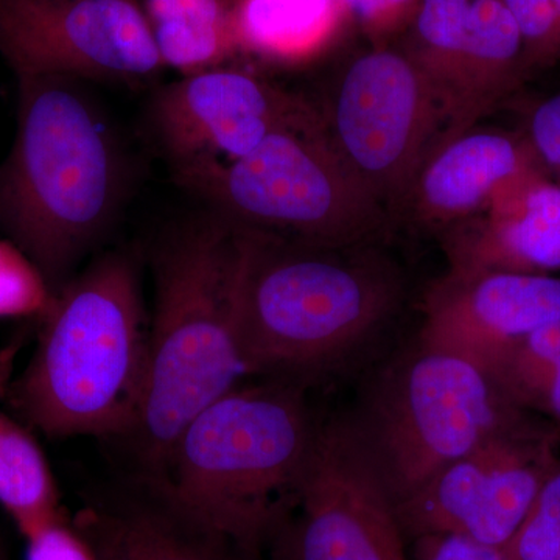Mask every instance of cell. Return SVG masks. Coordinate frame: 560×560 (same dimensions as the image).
I'll return each mask as SVG.
<instances>
[{"label":"cell","instance_id":"cell-1","mask_svg":"<svg viewBox=\"0 0 560 560\" xmlns=\"http://www.w3.org/2000/svg\"><path fill=\"white\" fill-rule=\"evenodd\" d=\"M237 231L235 327L249 375L301 386L326 377L399 308L404 279L378 243L316 245Z\"/></svg>","mask_w":560,"mask_h":560},{"label":"cell","instance_id":"cell-2","mask_svg":"<svg viewBox=\"0 0 560 560\" xmlns=\"http://www.w3.org/2000/svg\"><path fill=\"white\" fill-rule=\"evenodd\" d=\"M18 131L0 165V230L51 296L108 231L119 208V150L79 81L24 75Z\"/></svg>","mask_w":560,"mask_h":560},{"label":"cell","instance_id":"cell-3","mask_svg":"<svg viewBox=\"0 0 560 560\" xmlns=\"http://www.w3.org/2000/svg\"><path fill=\"white\" fill-rule=\"evenodd\" d=\"M14 400L50 438L131 436L149 370L138 261L103 254L51 296Z\"/></svg>","mask_w":560,"mask_h":560},{"label":"cell","instance_id":"cell-4","mask_svg":"<svg viewBox=\"0 0 560 560\" xmlns=\"http://www.w3.org/2000/svg\"><path fill=\"white\" fill-rule=\"evenodd\" d=\"M318 430L304 386L238 385L190 420L154 481L260 560L296 506Z\"/></svg>","mask_w":560,"mask_h":560},{"label":"cell","instance_id":"cell-5","mask_svg":"<svg viewBox=\"0 0 560 560\" xmlns=\"http://www.w3.org/2000/svg\"><path fill=\"white\" fill-rule=\"evenodd\" d=\"M237 260V228L221 217L176 232L154 257L149 370L131 436L158 474L190 420L249 375L235 327Z\"/></svg>","mask_w":560,"mask_h":560},{"label":"cell","instance_id":"cell-6","mask_svg":"<svg viewBox=\"0 0 560 560\" xmlns=\"http://www.w3.org/2000/svg\"><path fill=\"white\" fill-rule=\"evenodd\" d=\"M346 418L393 506L489 438L528 422L488 371L422 341L383 368Z\"/></svg>","mask_w":560,"mask_h":560},{"label":"cell","instance_id":"cell-7","mask_svg":"<svg viewBox=\"0 0 560 560\" xmlns=\"http://www.w3.org/2000/svg\"><path fill=\"white\" fill-rule=\"evenodd\" d=\"M242 231L316 245L381 243L393 219L334 150L318 110L241 160L180 176Z\"/></svg>","mask_w":560,"mask_h":560},{"label":"cell","instance_id":"cell-8","mask_svg":"<svg viewBox=\"0 0 560 560\" xmlns=\"http://www.w3.org/2000/svg\"><path fill=\"white\" fill-rule=\"evenodd\" d=\"M316 110L340 160L393 219L447 127L425 73L400 49L374 46L341 66Z\"/></svg>","mask_w":560,"mask_h":560},{"label":"cell","instance_id":"cell-9","mask_svg":"<svg viewBox=\"0 0 560 560\" xmlns=\"http://www.w3.org/2000/svg\"><path fill=\"white\" fill-rule=\"evenodd\" d=\"M272 560H410L407 540L348 419L320 423Z\"/></svg>","mask_w":560,"mask_h":560},{"label":"cell","instance_id":"cell-10","mask_svg":"<svg viewBox=\"0 0 560 560\" xmlns=\"http://www.w3.org/2000/svg\"><path fill=\"white\" fill-rule=\"evenodd\" d=\"M556 458L555 438L533 423L501 431L394 506L405 540L453 534L503 550Z\"/></svg>","mask_w":560,"mask_h":560},{"label":"cell","instance_id":"cell-11","mask_svg":"<svg viewBox=\"0 0 560 560\" xmlns=\"http://www.w3.org/2000/svg\"><path fill=\"white\" fill-rule=\"evenodd\" d=\"M0 51L18 77L139 80L164 68L139 0H0Z\"/></svg>","mask_w":560,"mask_h":560},{"label":"cell","instance_id":"cell-12","mask_svg":"<svg viewBox=\"0 0 560 560\" xmlns=\"http://www.w3.org/2000/svg\"><path fill=\"white\" fill-rule=\"evenodd\" d=\"M315 106L238 69L219 68L168 84L154 124L178 178L241 160L272 132L301 124Z\"/></svg>","mask_w":560,"mask_h":560},{"label":"cell","instance_id":"cell-13","mask_svg":"<svg viewBox=\"0 0 560 560\" xmlns=\"http://www.w3.org/2000/svg\"><path fill=\"white\" fill-rule=\"evenodd\" d=\"M560 320V278L517 271H453L427 301L419 341L489 372L518 341Z\"/></svg>","mask_w":560,"mask_h":560},{"label":"cell","instance_id":"cell-14","mask_svg":"<svg viewBox=\"0 0 560 560\" xmlns=\"http://www.w3.org/2000/svg\"><path fill=\"white\" fill-rule=\"evenodd\" d=\"M537 172L545 168L522 132L471 127L431 150L394 215L404 210L419 226L447 232Z\"/></svg>","mask_w":560,"mask_h":560},{"label":"cell","instance_id":"cell-15","mask_svg":"<svg viewBox=\"0 0 560 560\" xmlns=\"http://www.w3.org/2000/svg\"><path fill=\"white\" fill-rule=\"evenodd\" d=\"M447 235L453 271L560 270V184L545 172L525 176Z\"/></svg>","mask_w":560,"mask_h":560},{"label":"cell","instance_id":"cell-16","mask_svg":"<svg viewBox=\"0 0 560 560\" xmlns=\"http://www.w3.org/2000/svg\"><path fill=\"white\" fill-rule=\"evenodd\" d=\"M70 522L97 560H256L187 514L156 481L149 492L91 501Z\"/></svg>","mask_w":560,"mask_h":560},{"label":"cell","instance_id":"cell-17","mask_svg":"<svg viewBox=\"0 0 560 560\" xmlns=\"http://www.w3.org/2000/svg\"><path fill=\"white\" fill-rule=\"evenodd\" d=\"M529 75L521 32L503 2L471 0L458 84L442 140L469 130Z\"/></svg>","mask_w":560,"mask_h":560},{"label":"cell","instance_id":"cell-18","mask_svg":"<svg viewBox=\"0 0 560 560\" xmlns=\"http://www.w3.org/2000/svg\"><path fill=\"white\" fill-rule=\"evenodd\" d=\"M241 51L279 66L318 60L349 24L340 0H231Z\"/></svg>","mask_w":560,"mask_h":560},{"label":"cell","instance_id":"cell-19","mask_svg":"<svg viewBox=\"0 0 560 560\" xmlns=\"http://www.w3.org/2000/svg\"><path fill=\"white\" fill-rule=\"evenodd\" d=\"M162 65L184 77L223 68L241 54L231 0H143Z\"/></svg>","mask_w":560,"mask_h":560},{"label":"cell","instance_id":"cell-20","mask_svg":"<svg viewBox=\"0 0 560 560\" xmlns=\"http://www.w3.org/2000/svg\"><path fill=\"white\" fill-rule=\"evenodd\" d=\"M0 506L25 539L66 518L54 475L38 442L2 411Z\"/></svg>","mask_w":560,"mask_h":560},{"label":"cell","instance_id":"cell-21","mask_svg":"<svg viewBox=\"0 0 560 560\" xmlns=\"http://www.w3.org/2000/svg\"><path fill=\"white\" fill-rule=\"evenodd\" d=\"M470 3L471 0H420L411 24L401 35L405 40L400 50L433 84L444 105L447 125L458 84Z\"/></svg>","mask_w":560,"mask_h":560},{"label":"cell","instance_id":"cell-22","mask_svg":"<svg viewBox=\"0 0 560 560\" xmlns=\"http://www.w3.org/2000/svg\"><path fill=\"white\" fill-rule=\"evenodd\" d=\"M559 366L560 320H556L511 348L492 377L518 407L539 408L545 389Z\"/></svg>","mask_w":560,"mask_h":560},{"label":"cell","instance_id":"cell-23","mask_svg":"<svg viewBox=\"0 0 560 560\" xmlns=\"http://www.w3.org/2000/svg\"><path fill=\"white\" fill-rule=\"evenodd\" d=\"M510 560H560V456L514 539L503 548Z\"/></svg>","mask_w":560,"mask_h":560},{"label":"cell","instance_id":"cell-24","mask_svg":"<svg viewBox=\"0 0 560 560\" xmlns=\"http://www.w3.org/2000/svg\"><path fill=\"white\" fill-rule=\"evenodd\" d=\"M50 301L38 268L16 245L0 241V318L44 313Z\"/></svg>","mask_w":560,"mask_h":560},{"label":"cell","instance_id":"cell-25","mask_svg":"<svg viewBox=\"0 0 560 560\" xmlns=\"http://www.w3.org/2000/svg\"><path fill=\"white\" fill-rule=\"evenodd\" d=\"M521 32L530 73L560 61V25L551 0H501Z\"/></svg>","mask_w":560,"mask_h":560},{"label":"cell","instance_id":"cell-26","mask_svg":"<svg viewBox=\"0 0 560 560\" xmlns=\"http://www.w3.org/2000/svg\"><path fill=\"white\" fill-rule=\"evenodd\" d=\"M349 24H357L374 46H388L394 36L404 35L420 0H340Z\"/></svg>","mask_w":560,"mask_h":560},{"label":"cell","instance_id":"cell-27","mask_svg":"<svg viewBox=\"0 0 560 560\" xmlns=\"http://www.w3.org/2000/svg\"><path fill=\"white\" fill-rule=\"evenodd\" d=\"M522 135L545 172L560 184V91L533 106Z\"/></svg>","mask_w":560,"mask_h":560},{"label":"cell","instance_id":"cell-28","mask_svg":"<svg viewBox=\"0 0 560 560\" xmlns=\"http://www.w3.org/2000/svg\"><path fill=\"white\" fill-rule=\"evenodd\" d=\"M25 560H97L68 517L27 537Z\"/></svg>","mask_w":560,"mask_h":560},{"label":"cell","instance_id":"cell-29","mask_svg":"<svg viewBox=\"0 0 560 560\" xmlns=\"http://www.w3.org/2000/svg\"><path fill=\"white\" fill-rule=\"evenodd\" d=\"M412 545V560H510L501 548L453 534L419 537Z\"/></svg>","mask_w":560,"mask_h":560},{"label":"cell","instance_id":"cell-30","mask_svg":"<svg viewBox=\"0 0 560 560\" xmlns=\"http://www.w3.org/2000/svg\"><path fill=\"white\" fill-rule=\"evenodd\" d=\"M540 410L547 411L548 415L558 423L560 433V366L552 374L547 389H545L544 397H541Z\"/></svg>","mask_w":560,"mask_h":560},{"label":"cell","instance_id":"cell-31","mask_svg":"<svg viewBox=\"0 0 560 560\" xmlns=\"http://www.w3.org/2000/svg\"><path fill=\"white\" fill-rule=\"evenodd\" d=\"M0 560H10L9 551H7L5 544H3L2 539H0Z\"/></svg>","mask_w":560,"mask_h":560},{"label":"cell","instance_id":"cell-32","mask_svg":"<svg viewBox=\"0 0 560 560\" xmlns=\"http://www.w3.org/2000/svg\"><path fill=\"white\" fill-rule=\"evenodd\" d=\"M552 7H555L556 16H558L559 25H560V0H551Z\"/></svg>","mask_w":560,"mask_h":560}]
</instances>
